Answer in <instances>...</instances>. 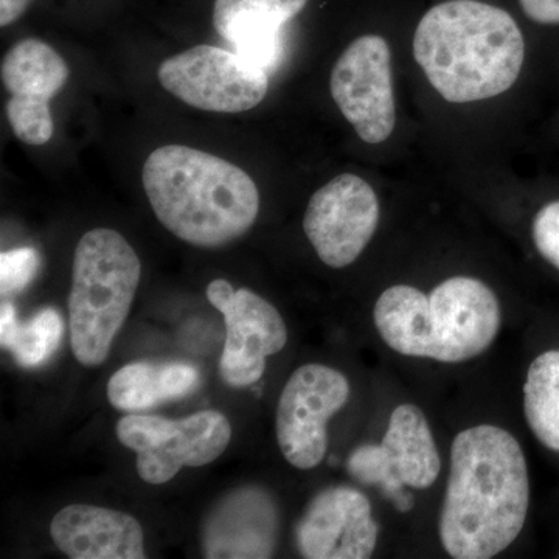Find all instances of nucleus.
Masks as SVG:
<instances>
[{
    "label": "nucleus",
    "instance_id": "8",
    "mask_svg": "<svg viewBox=\"0 0 559 559\" xmlns=\"http://www.w3.org/2000/svg\"><path fill=\"white\" fill-rule=\"evenodd\" d=\"M349 399L345 374L323 364H307L290 374L277 406V441L283 457L297 469H312L329 451V426Z\"/></svg>",
    "mask_w": 559,
    "mask_h": 559
},
{
    "label": "nucleus",
    "instance_id": "17",
    "mask_svg": "<svg viewBox=\"0 0 559 559\" xmlns=\"http://www.w3.org/2000/svg\"><path fill=\"white\" fill-rule=\"evenodd\" d=\"M55 546L72 559H142L143 528L135 518L103 507L73 503L50 525Z\"/></svg>",
    "mask_w": 559,
    "mask_h": 559
},
{
    "label": "nucleus",
    "instance_id": "16",
    "mask_svg": "<svg viewBox=\"0 0 559 559\" xmlns=\"http://www.w3.org/2000/svg\"><path fill=\"white\" fill-rule=\"evenodd\" d=\"M308 0H216L213 25L246 61L274 73L285 53L283 27Z\"/></svg>",
    "mask_w": 559,
    "mask_h": 559
},
{
    "label": "nucleus",
    "instance_id": "19",
    "mask_svg": "<svg viewBox=\"0 0 559 559\" xmlns=\"http://www.w3.org/2000/svg\"><path fill=\"white\" fill-rule=\"evenodd\" d=\"M64 323L60 312L46 308L27 322H20L13 305L3 304L0 310V344L9 349L25 369L43 366L61 344Z\"/></svg>",
    "mask_w": 559,
    "mask_h": 559
},
{
    "label": "nucleus",
    "instance_id": "15",
    "mask_svg": "<svg viewBox=\"0 0 559 559\" xmlns=\"http://www.w3.org/2000/svg\"><path fill=\"white\" fill-rule=\"evenodd\" d=\"M278 509L266 489L229 492L209 514L202 532L205 558H271L277 546Z\"/></svg>",
    "mask_w": 559,
    "mask_h": 559
},
{
    "label": "nucleus",
    "instance_id": "5",
    "mask_svg": "<svg viewBox=\"0 0 559 559\" xmlns=\"http://www.w3.org/2000/svg\"><path fill=\"white\" fill-rule=\"evenodd\" d=\"M142 263L123 235L94 229L76 245L69 294L70 345L84 367H98L127 322Z\"/></svg>",
    "mask_w": 559,
    "mask_h": 559
},
{
    "label": "nucleus",
    "instance_id": "24",
    "mask_svg": "<svg viewBox=\"0 0 559 559\" xmlns=\"http://www.w3.org/2000/svg\"><path fill=\"white\" fill-rule=\"evenodd\" d=\"M32 0H0V27H9L27 11Z\"/></svg>",
    "mask_w": 559,
    "mask_h": 559
},
{
    "label": "nucleus",
    "instance_id": "20",
    "mask_svg": "<svg viewBox=\"0 0 559 559\" xmlns=\"http://www.w3.org/2000/svg\"><path fill=\"white\" fill-rule=\"evenodd\" d=\"M524 412L533 436L547 450L559 452V349L543 353L530 364Z\"/></svg>",
    "mask_w": 559,
    "mask_h": 559
},
{
    "label": "nucleus",
    "instance_id": "12",
    "mask_svg": "<svg viewBox=\"0 0 559 559\" xmlns=\"http://www.w3.org/2000/svg\"><path fill=\"white\" fill-rule=\"evenodd\" d=\"M68 62L53 47L39 39L14 44L0 66L3 87L10 94L7 119L14 135L27 145L39 146L53 135L50 100L68 83Z\"/></svg>",
    "mask_w": 559,
    "mask_h": 559
},
{
    "label": "nucleus",
    "instance_id": "3",
    "mask_svg": "<svg viewBox=\"0 0 559 559\" xmlns=\"http://www.w3.org/2000/svg\"><path fill=\"white\" fill-rule=\"evenodd\" d=\"M142 182L162 226L197 248L238 240L259 216L260 193L248 173L205 151L160 146L143 165Z\"/></svg>",
    "mask_w": 559,
    "mask_h": 559
},
{
    "label": "nucleus",
    "instance_id": "9",
    "mask_svg": "<svg viewBox=\"0 0 559 559\" xmlns=\"http://www.w3.org/2000/svg\"><path fill=\"white\" fill-rule=\"evenodd\" d=\"M207 299L226 320L221 377L235 389L255 384L266 370V359L282 352L288 342L285 320L259 294L235 289L224 278L210 283Z\"/></svg>",
    "mask_w": 559,
    "mask_h": 559
},
{
    "label": "nucleus",
    "instance_id": "2",
    "mask_svg": "<svg viewBox=\"0 0 559 559\" xmlns=\"http://www.w3.org/2000/svg\"><path fill=\"white\" fill-rule=\"evenodd\" d=\"M414 57L444 100H488L516 83L525 40L506 10L479 0H448L419 21Z\"/></svg>",
    "mask_w": 559,
    "mask_h": 559
},
{
    "label": "nucleus",
    "instance_id": "1",
    "mask_svg": "<svg viewBox=\"0 0 559 559\" xmlns=\"http://www.w3.org/2000/svg\"><path fill=\"white\" fill-rule=\"evenodd\" d=\"M528 509L527 459L513 433L492 425L457 433L439 524L447 554L498 557L521 535Z\"/></svg>",
    "mask_w": 559,
    "mask_h": 559
},
{
    "label": "nucleus",
    "instance_id": "7",
    "mask_svg": "<svg viewBox=\"0 0 559 559\" xmlns=\"http://www.w3.org/2000/svg\"><path fill=\"white\" fill-rule=\"evenodd\" d=\"M270 76L237 51L207 44L167 58L157 69L165 91L191 108L218 114L259 106L270 90Z\"/></svg>",
    "mask_w": 559,
    "mask_h": 559
},
{
    "label": "nucleus",
    "instance_id": "4",
    "mask_svg": "<svg viewBox=\"0 0 559 559\" xmlns=\"http://www.w3.org/2000/svg\"><path fill=\"white\" fill-rule=\"evenodd\" d=\"M373 320L393 352L460 364L491 347L502 326V308L481 280L460 275L441 282L429 296L414 286H390L378 297Z\"/></svg>",
    "mask_w": 559,
    "mask_h": 559
},
{
    "label": "nucleus",
    "instance_id": "10",
    "mask_svg": "<svg viewBox=\"0 0 559 559\" xmlns=\"http://www.w3.org/2000/svg\"><path fill=\"white\" fill-rule=\"evenodd\" d=\"M331 95L342 116L370 145L390 138L396 123L388 40L364 35L353 40L334 64Z\"/></svg>",
    "mask_w": 559,
    "mask_h": 559
},
{
    "label": "nucleus",
    "instance_id": "13",
    "mask_svg": "<svg viewBox=\"0 0 559 559\" xmlns=\"http://www.w3.org/2000/svg\"><path fill=\"white\" fill-rule=\"evenodd\" d=\"M296 547L308 559H366L373 555L380 524L369 498L353 487L322 489L297 522Z\"/></svg>",
    "mask_w": 559,
    "mask_h": 559
},
{
    "label": "nucleus",
    "instance_id": "22",
    "mask_svg": "<svg viewBox=\"0 0 559 559\" xmlns=\"http://www.w3.org/2000/svg\"><path fill=\"white\" fill-rule=\"evenodd\" d=\"M533 241L540 255L559 271V201L539 210L533 221Z\"/></svg>",
    "mask_w": 559,
    "mask_h": 559
},
{
    "label": "nucleus",
    "instance_id": "14",
    "mask_svg": "<svg viewBox=\"0 0 559 559\" xmlns=\"http://www.w3.org/2000/svg\"><path fill=\"white\" fill-rule=\"evenodd\" d=\"M374 477L385 498L401 513L414 507L406 487L426 489L440 476L441 459L425 412L400 404L392 412L380 444L371 447Z\"/></svg>",
    "mask_w": 559,
    "mask_h": 559
},
{
    "label": "nucleus",
    "instance_id": "18",
    "mask_svg": "<svg viewBox=\"0 0 559 559\" xmlns=\"http://www.w3.org/2000/svg\"><path fill=\"white\" fill-rule=\"evenodd\" d=\"M201 374L186 362L140 360L128 364L108 382V400L116 409L140 412L186 399L200 388Z\"/></svg>",
    "mask_w": 559,
    "mask_h": 559
},
{
    "label": "nucleus",
    "instance_id": "23",
    "mask_svg": "<svg viewBox=\"0 0 559 559\" xmlns=\"http://www.w3.org/2000/svg\"><path fill=\"white\" fill-rule=\"evenodd\" d=\"M528 20L538 24H559V0H520Z\"/></svg>",
    "mask_w": 559,
    "mask_h": 559
},
{
    "label": "nucleus",
    "instance_id": "21",
    "mask_svg": "<svg viewBox=\"0 0 559 559\" xmlns=\"http://www.w3.org/2000/svg\"><path fill=\"white\" fill-rule=\"evenodd\" d=\"M40 270V255L33 248H21L0 255V293L13 296L22 293Z\"/></svg>",
    "mask_w": 559,
    "mask_h": 559
},
{
    "label": "nucleus",
    "instance_id": "11",
    "mask_svg": "<svg viewBox=\"0 0 559 559\" xmlns=\"http://www.w3.org/2000/svg\"><path fill=\"white\" fill-rule=\"evenodd\" d=\"M380 215V201L371 186L345 173L312 194L304 230L319 259L341 270L355 263L369 246Z\"/></svg>",
    "mask_w": 559,
    "mask_h": 559
},
{
    "label": "nucleus",
    "instance_id": "6",
    "mask_svg": "<svg viewBox=\"0 0 559 559\" xmlns=\"http://www.w3.org/2000/svg\"><path fill=\"white\" fill-rule=\"evenodd\" d=\"M117 439L138 452L140 479L151 485L170 481L183 466L200 468L215 462L229 447V419L202 411L183 419L131 414L117 423Z\"/></svg>",
    "mask_w": 559,
    "mask_h": 559
}]
</instances>
